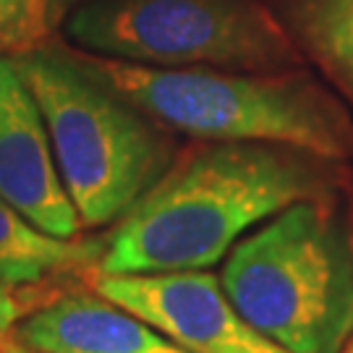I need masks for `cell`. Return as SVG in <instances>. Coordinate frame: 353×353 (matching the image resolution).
I'll return each mask as SVG.
<instances>
[{
	"label": "cell",
	"mask_w": 353,
	"mask_h": 353,
	"mask_svg": "<svg viewBox=\"0 0 353 353\" xmlns=\"http://www.w3.org/2000/svg\"><path fill=\"white\" fill-rule=\"evenodd\" d=\"M332 160L288 144L199 141L105 236L100 272L210 270L246 233L303 199L330 196Z\"/></svg>",
	"instance_id": "6da1fadb"
},
{
	"label": "cell",
	"mask_w": 353,
	"mask_h": 353,
	"mask_svg": "<svg viewBox=\"0 0 353 353\" xmlns=\"http://www.w3.org/2000/svg\"><path fill=\"white\" fill-rule=\"evenodd\" d=\"M74 52L97 79L173 134L196 141L288 144L332 163L353 157L348 110L296 68H157Z\"/></svg>",
	"instance_id": "7a4b0ae2"
},
{
	"label": "cell",
	"mask_w": 353,
	"mask_h": 353,
	"mask_svg": "<svg viewBox=\"0 0 353 353\" xmlns=\"http://www.w3.org/2000/svg\"><path fill=\"white\" fill-rule=\"evenodd\" d=\"M11 61L42 110L81 225L118 223L178 157L173 131L97 79L74 50L39 48Z\"/></svg>",
	"instance_id": "3957f363"
},
{
	"label": "cell",
	"mask_w": 353,
	"mask_h": 353,
	"mask_svg": "<svg viewBox=\"0 0 353 353\" xmlns=\"http://www.w3.org/2000/svg\"><path fill=\"white\" fill-rule=\"evenodd\" d=\"M241 316L290 353H341L353 303V241L330 196L265 220L220 262Z\"/></svg>",
	"instance_id": "277c9868"
},
{
	"label": "cell",
	"mask_w": 353,
	"mask_h": 353,
	"mask_svg": "<svg viewBox=\"0 0 353 353\" xmlns=\"http://www.w3.org/2000/svg\"><path fill=\"white\" fill-rule=\"evenodd\" d=\"M76 50L157 68L290 71L301 50L262 0H84L65 19Z\"/></svg>",
	"instance_id": "5b68a950"
},
{
	"label": "cell",
	"mask_w": 353,
	"mask_h": 353,
	"mask_svg": "<svg viewBox=\"0 0 353 353\" xmlns=\"http://www.w3.org/2000/svg\"><path fill=\"white\" fill-rule=\"evenodd\" d=\"M89 288L141 316L186 353H290L254 330L210 270L110 275L92 270Z\"/></svg>",
	"instance_id": "8992f818"
},
{
	"label": "cell",
	"mask_w": 353,
	"mask_h": 353,
	"mask_svg": "<svg viewBox=\"0 0 353 353\" xmlns=\"http://www.w3.org/2000/svg\"><path fill=\"white\" fill-rule=\"evenodd\" d=\"M0 196L50 236L79 239L84 230L42 110L8 55H0Z\"/></svg>",
	"instance_id": "52a82bcc"
},
{
	"label": "cell",
	"mask_w": 353,
	"mask_h": 353,
	"mask_svg": "<svg viewBox=\"0 0 353 353\" xmlns=\"http://www.w3.org/2000/svg\"><path fill=\"white\" fill-rule=\"evenodd\" d=\"M16 341L34 353H186L97 290L71 288L32 309Z\"/></svg>",
	"instance_id": "ba28073f"
},
{
	"label": "cell",
	"mask_w": 353,
	"mask_h": 353,
	"mask_svg": "<svg viewBox=\"0 0 353 353\" xmlns=\"http://www.w3.org/2000/svg\"><path fill=\"white\" fill-rule=\"evenodd\" d=\"M105 239H58L0 196V280L32 288L52 278L87 275L100 267Z\"/></svg>",
	"instance_id": "9c48e42d"
},
{
	"label": "cell",
	"mask_w": 353,
	"mask_h": 353,
	"mask_svg": "<svg viewBox=\"0 0 353 353\" xmlns=\"http://www.w3.org/2000/svg\"><path fill=\"white\" fill-rule=\"evenodd\" d=\"M299 50L353 102V0H270Z\"/></svg>",
	"instance_id": "30bf717a"
},
{
	"label": "cell",
	"mask_w": 353,
	"mask_h": 353,
	"mask_svg": "<svg viewBox=\"0 0 353 353\" xmlns=\"http://www.w3.org/2000/svg\"><path fill=\"white\" fill-rule=\"evenodd\" d=\"M68 0H0V55L48 48Z\"/></svg>",
	"instance_id": "8fae6325"
},
{
	"label": "cell",
	"mask_w": 353,
	"mask_h": 353,
	"mask_svg": "<svg viewBox=\"0 0 353 353\" xmlns=\"http://www.w3.org/2000/svg\"><path fill=\"white\" fill-rule=\"evenodd\" d=\"M19 290L21 288H13L6 280H0V351L16 341V330L21 325V319L32 312L19 299Z\"/></svg>",
	"instance_id": "7c38bea8"
},
{
	"label": "cell",
	"mask_w": 353,
	"mask_h": 353,
	"mask_svg": "<svg viewBox=\"0 0 353 353\" xmlns=\"http://www.w3.org/2000/svg\"><path fill=\"white\" fill-rule=\"evenodd\" d=\"M0 353H34V351H29V348H24V345H21L19 341H13L8 348H3Z\"/></svg>",
	"instance_id": "4fadbf2b"
},
{
	"label": "cell",
	"mask_w": 353,
	"mask_h": 353,
	"mask_svg": "<svg viewBox=\"0 0 353 353\" xmlns=\"http://www.w3.org/2000/svg\"><path fill=\"white\" fill-rule=\"evenodd\" d=\"M341 353H353V332H351V335H348V341L343 343Z\"/></svg>",
	"instance_id": "5bb4252c"
},
{
	"label": "cell",
	"mask_w": 353,
	"mask_h": 353,
	"mask_svg": "<svg viewBox=\"0 0 353 353\" xmlns=\"http://www.w3.org/2000/svg\"><path fill=\"white\" fill-rule=\"evenodd\" d=\"M351 241H353V233H351ZM353 332V303H351V314H348V335ZM348 341V338H345Z\"/></svg>",
	"instance_id": "9a60e30c"
}]
</instances>
